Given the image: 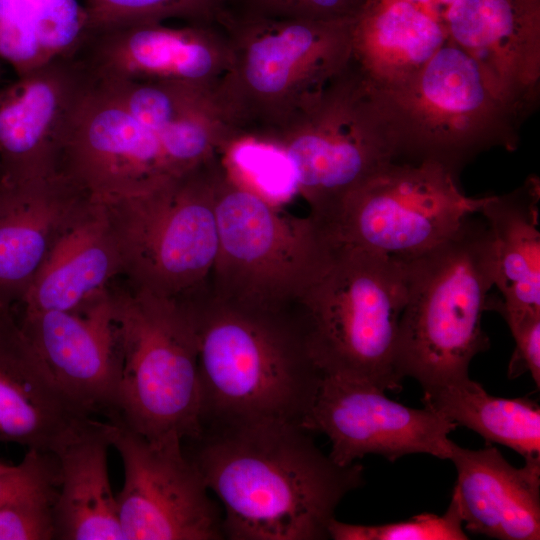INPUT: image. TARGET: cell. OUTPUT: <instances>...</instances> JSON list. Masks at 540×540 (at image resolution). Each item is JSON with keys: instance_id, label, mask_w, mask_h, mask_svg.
Returning <instances> with one entry per match:
<instances>
[{"instance_id": "d4e9b609", "label": "cell", "mask_w": 540, "mask_h": 540, "mask_svg": "<svg viewBox=\"0 0 540 540\" xmlns=\"http://www.w3.org/2000/svg\"><path fill=\"white\" fill-rule=\"evenodd\" d=\"M444 23L405 0H369L352 26V62L379 90L414 76L447 40Z\"/></svg>"}, {"instance_id": "cb8c5ba5", "label": "cell", "mask_w": 540, "mask_h": 540, "mask_svg": "<svg viewBox=\"0 0 540 540\" xmlns=\"http://www.w3.org/2000/svg\"><path fill=\"white\" fill-rule=\"evenodd\" d=\"M106 420L90 417L53 454L58 467L55 539L124 540L108 468Z\"/></svg>"}, {"instance_id": "8fae6325", "label": "cell", "mask_w": 540, "mask_h": 540, "mask_svg": "<svg viewBox=\"0 0 540 540\" xmlns=\"http://www.w3.org/2000/svg\"><path fill=\"white\" fill-rule=\"evenodd\" d=\"M485 197L465 195L439 163L392 161L327 215L310 217L330 244L411 259L454 234Z\"/></svg>"}, {"instance_id": "277c9868", "label": "cell", "mask_w": 540, "mask_h": 540, "mask_svg": "<svg viewBox=\"0 0 540 540\" xmlns=\"http://www.w3.org/2000/svg\"><path fill=\"white\" fill-rule=\"evenodd\" d=\"M327 243L291 307L323 372L399 392L398 323L408 294V259Z\"/></svg>"}, {"instance_id": "9a60e30c", "label": "cell", "mask_w": 540, "mask_h": 540, "mask_svg": "<svg viewBox=\"0 0 540 540\" xmlns=\"http://www.w3.org/2000/svg\"><path fill=\"white\" fill-rule=\"evenodd\" d=\"M230 53L216 20L142 21L89 27L73 56L92 80L176 81L216 92Z\"/></svg>"}, {"instance_id": "f1b7e54d", "label": "cell", "mask_w": 540, "mask_h": 540, "mask_svg": "<svg viewBox=\"0 0 540 540\" xmlns=\"http://www.w3.org/2000/svg\"><path fill=\"white\" fill-rule=\"evenodd\" d=\"M89 27L112 24L180 20L215 21L222 0H83Z\"/></svg>"}, {"instance_id": "484cf974", "label": "cell", "mask_w": 540, "mask_h": 540, "mask_svg": "<svg viewBox=\"0 0 540 540\" xmlns=\"http://www.w3.org/2000/svg\"><path fill=\"white\" fill-rule=\"evenodd\" d=\"M422 403L486 442L515 450L525 461L540 460V406L532 399L493 396L466 377L423 389Z\"/></svg>"}, {"instance_id": "836d02e7", "label": "cell", "mask_w": 540, "mask_h": 540, "mask_svg": "<svg viewBox=\"0 0 540 540\" xmlns=\"http://www.w3.org/2000/svg\"><path fill=\"white\" fill-rule=\"evenodd\" d=\"M515 349L508 365L510 379L529 372L540 387V317L525 319L509 326Z\"/></svg>"}, {"instance_id": "4316f807", "label": "cell", "mask_w": 540, "mask_h": 540, "mask_svg": "<svg viewBox=\"0 0 540 540\" xmlns=\"http://www.w3.org/2000/svg\"><path fill=\"white\" fill-rule=\"evenodd\" d=\"M88 28L79 0H0V59L27 74L73 56Z\"/></svg>"}, {"instance_id": "e0dca14e", "label": "cell", "mask_w": 540, "mask_h": 540, "mask_svg": "<svg viewBox=\"0 0 540 540\" xmlns=\"http://www.w3.org/2000/svg\"><path fill=\"white\" fill-rule=\"evenodd\" d=\"M90 82L83 65L64 56L0 87V182L58 174L66 129Z\"/></svg>"}, {"instance_id": "52a82bcc", "label": "cell", "mask_w": 540, "mask_h": 540, "mask_svg": "<svg viewBox=\"0 0 540 540\" xmlns=\"http://www.w3.org/2000/svg\"><path fill=\"white\" fill-rule=\"evenodd\" d=\"M110 290L122 353L113 417L150 440L200 437L198 350L186 311L176 299L136 289L123 277Z\"/></svg>"}, {"instance_id": "5bb4252c", "label": "cell", "mask_w": 540, "mask_h": 540, "mask_svg": "<svg viewBox=\"0 0 540 540\" xmlns=\"http://www.w3.org/2000/svg\"><path fill=\"white\" fill-rule=\"evenodd\" d=\"M386 391L339 373L324 372L302 426L328 437L331 459L341 466L367 454L393 462L424 453L449 459L458 426L436 412L395 402Z\"/></svg>"}, {"instance_id": "7c38bea8", "label": "cell", "mask_w": 540, "mask_h": 540, "mask_svg": "<svg viewBox=\"0 0 540 540\" xmlns=\"http://www.w3.org/2000/svg\"><path fill=\"white\" fill-rule=\"evenodd\" d=\"M104 420L123 464L124 540L224 539L223 515L180 438L150 440L116 417Z\"/></svg>"}, {"instance_id": "8d00e7d4", "label": "cell", "mask_w": 540, "mask_h": 540, "mask_svg": "<svg viewBox=\"0 0 540 540\" xmlns=\"http://www.w3.org/2000/svg\"><path fill=\"white\" fill-rule=\"evenodd\" d=\"M8 465H9V464L0 461V469L5 468V467L8 466Z\"/></svg>"}, {"instance_id": "ffe728a7", "label": "cell", "mask_w": 540, "mask_h": 540, "mask_svg": "<svg viewBox=\"0 0 540 540\" xmlns=\"http://www.w3.org/2000/svg\"><path fill=\"white\" fill-rule=\"evenodd\" d=\"M108 205L87 196L57 234L21 302L27 311L72 310L123 277Z\"/></svg>"}, {"instance_id": "ac0fdd59", "label": "cell", "mask_w": 540, "mask_h": 540, "mask_svg": "<svg viewBox=\"0 0 540 540\" xmlns=\"http://www.w3.org/2000/svg\"><path fill=\"white\" fill-rule=\"evenodd\" d=\"M442 22L496 92L527 114L540 84V0H455Z\"/></svg>"}, {"instance_id": "8992f818", "label": "cell", "mask_w": 540, "mask_h": 540, "mask_svg": "<svg viewBox=\"0 0 540 540\" xmlns=\"http://www.w3.org/2000/svg\"><path fill=\"white\" fill-rule=\"evenodd\" d=\"M375 91L397 138V161H433L457 177L482 151L514 150L528 115L500 96L448 38L409 80Z\"/></svg>"}, {"instance_id": "4dcf8cb0", "label": "cell", "mask_w": 540, "mask_h": 540, "mask_svg": "<svg viewBox=\"0 0 540 540\" xmlns=\"http://www.w3.org/2000/svg\"><path fill=\"white\" fill-rule=\"evenodd\" d=\"M58 477L35 485L0 506V540L55 539Z\"/></svg>"}, {"instance_id": "6da1fadb", "label": "cell", "mask_w": 540, "mask_h": 540, "mask_svg": "<svg viewBox=\"0 0 540 540\" xmlns=\"http://www.w3.org/2000/svg\"><path fill=\"white\" fill-rule=\"evenodd\" d=\"M302 425L276 419L212 423L186 454L223 505L224 538L324 540L364 468L335 463ZM184 446V445H183Z\"/></svg>"}, {"instance_id": "3957f363", "label": "cell", "mask_w": 540, "mask_h": 540, "mask_svg": "<svg viewBox=\"0 0 540 540\" xmlns=\"http://www.w3.org/2000/svg\"><path fill=\"white\" fill-rule=\"evenodd\" d=\"M494 246L481 216L408 259V294L397 332L396 370L423 389L469 377L472 359L489 348L482 315L494 286Z\"/></svg>"}, {"instance_id": "7a4b0ae2", "label": "cell", "mask_w": 540, "mask_h": 540, "mask_svg": "<svg viewBox=\"0 0 540 540\" xmlns=\"http://www.w3.org/2000/svg\"><path fill=\"white\" fill-rule=\"evenodd\" d=\"M175 299L196 337L202 427L264 419L302 425L324 372L292 309L239 306L208 283Z\"/></svg>"}, {"instance_id": "83f0119b", "label": "cell", "mask_w": 540, "mask_h": 540, "mask_svg": "<svg viewBox=\"0 0 540 540\" xmlns=\"http://www.w3.org/2000/svg\"><path fill=\"white\" fill-rule=\"evenodd\" d=\"M93 82L157 136L169 125L190 114L213 107L221 108L215 91L188 83L141 80Z\"/></svg>"}, {"instance_id": "9c48e42d", "label": "cell", "mask_w": 540, "mask_h": 540, "mask_svg": "<svg viewBox=\"0 0 540 540\" xmlns=\"http://www.w3.org/2000/svg\"><path fill=\"white\" fill-rule=\"evenodd\" d=\"M215 210L218 249L208 281L211 292L247 308L290 310L327 251L312 218L286 213L223 157Z\"/></svg>"}, {"instance_id": "7402d4cb", "label": "cell", "mask_w": 540, "mask_h": 540, "mask_svg": "<svg viewBox=\"0 0 540 540\" xmlns=\"http://www.w3.org/2000/svg\"><path fill=\"white\" fill-rule=\"evenodd\" d=\"M66 177L0 182V301L17 306L57 234L87 197Z\"/></svg>"}, {"instance_id": "d590c367", "label": "cell", "mask_w": 540, "mask_h": 540, "mask_svg": "<svg viewBox=\"0 0 540 540\" xmlns=\"http://www.w3.org/2000/svg\"><path fill=\"white\" fill-rule=\"evenodd\" d=\"M417 6H420L433 14L434 0H405Z\"/></svg>"}, {"instance_id": "30bf717a", "label": "cell", "mask_w": 540, "mask_h": 540, "mask_svg": "<svg viewBox=\"0 0 540 540\" xmlns=\"http://www.w3.org/2000/svg\"><path fill=\"white\" fill-rule=\"evenodd\" d=\"M221 162L222 156L149 192L105 202L123 278L134 288L174 299L208 283L218 249L215 185Z\"/></svg>"}, {"instance_id": "44dd1931", "label": "cell", "mask_w": 540, "mask_h": 540, "mask_svg": "<svg viewBox=\"0 0 540 540\" xmlns=\"http://www.w3.org/2000/svg\"><path fill=\"white\" fill-rule=\"evenodd\" d=\"M449 460L464 529L501 540L540 539V460L516 468L495 447L471 450L453 441Z\"/></svg>"}, {"instance_id": "603a6c76", "label": "cell", "mask_w": 540, "mask_h": 540, "mask_svg": "<svg viewBox=\"0 0 540 540\" xmlns=\"http://www.w3.org/2000/svg\"><path fill=\"white\" fill-rule=\"evenodd\" d=\"M540 180L529 176L519 187L486 196L478 213L494 246V286L500 298L490 299L508 326L540 317Z\"/></svg>"}, {"instance_id": "4fadbf2b", "label": "cell", "mask_w": 540, "mask_h": 540, "mask_svg": "<svg viewBox=\"0 0 540 540\" xmlns=\"http://www.w3.org/2000/svg\"><path fill=\"white\" fill-rule=\"evenodd\" d=\"M58 174L104 202L149 192L177 177L156 133L92 79L66 129Z\"/></svg>"}, {"instance_id": "e575fe53", "label": "cell", "mask_w": 540, "mask_h": 540, "mask_svg": "<svg viewBox=\"0 0 540 540\" xmlns=\"http://www.w3.org/2000/svg\"><path fill=\"white\" fill-rule=\"evenodd\" d=\"M455 0H434L433 5V14L438 18H442L446 9L454 2Z\"/></svg>"}, {"instance_id": "5b68a950", "label": "cell", "mask_w": 540, "mask_h": 540, "mask_svg": "<svg viewBox=\"0 0 540 540\" xmlns=\"http://www.w3.org/2000/svg\"><path fill=\"white\" fill-rule=\"evenodd\" d=\"M230 64L218 102L240 141L261 142L285 125L352 58V20H274L219 11Z\"/></svg>"}, {"instance_id": "ba28073f", "label": "cell", "mask_w": 540, "mask_h": 540, "mask_svg": "<svg viewBox=\"0 0 540 540\" xmlns=\"http://www.w3.org/2000/svg\"><path fill=\"white\" fill-rule=\"evenodd\" d=\"M280 153L295 192L319 219L386 164L397 138L375 88L351 62L285 125L259 142Z\"/></svg>"}, {"instance_id": "d6986e66", "label": "cell", "mask_w": 540, "mask_h": 540, "mask_svg": "<svg viewBox=\"0 0 540 540\" xmlns=\"http://www.w3.org/2000/svg\"><path fill=\"white\" fill-rule=\"evenodd\" d=\"M90 417L57 386L15 306L0 301V443L54 454Z\"/></svg>"}, {"instance_id": "d6a6232c", "label": "cell", "mask_w": 540, "mask_h": 540, "mask_svg": "<svg viewBox=\"0 0 540 540\" xmlns=\"http://www.w3.org/2000/svg\"><path fill=\"white\" fill-rule=\"evenodd\" d=\"M58 477L53 454L28 449L17 465L0 469V506L17 494L47 480Z\"/></svg>"}, {"instance_id": "2e32d148", "label": "cell", "mask_w": 540, "mask_h": 540, "mask_svg": "<svg viewBox=\"0 0 540 540\" xmlns=\"http://www.w3.org/2000/svg\"><path fill=\"white\" fill-rule=\"evenodd\" d=\"M17 317L65 396L88 416L113 417L122 353L110 286L75 309L21 310Z\"/></svg>"}, {"instance_id": "f546056e", "label": "cell", "mask_w": 540, "mask_h": 540, "mask_svg": "<svg viewBox=\"0 0 540 540\" xmlns=\"http://www.w3.org/2000/svg\"><path fill=\"white\" fill-rule=\"evenodd\" d=\"M329 539L333 540H467L460 508L452 494L443 515L421 513L404 521L382 525H359L331 520Z\"/></svg>"}, {"instance_id": "1f68e13d", "label": "cell", "mask_w": 540, "mask_h": 540, "mask_svg": "<svg viewBox=\"0 0 540 540\" xmlns=\"http://www.w3.org/2000/svg\"><path fill=\"white\" fill-rule=\"evenodd\" d=\"M369 0H222L219 10L274 20H352Z\"/></svg>"}]
</instances>
